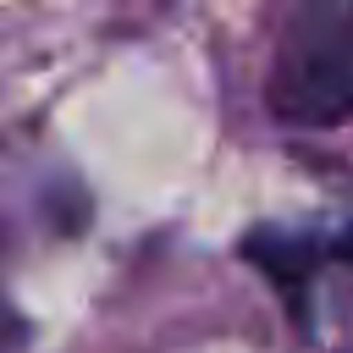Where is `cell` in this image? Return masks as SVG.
<instances>
[{
	"mask_svg": "<svg viewBox=\"0 0 353 353\" xmlns=\"http://www.w3.org/2000/svg\"><path fill=\"white\" fill-rule=\"evenodd\" d=\"M243 254L287 298L298 331L320 347L353 353V204L309 226H254Z\"/></svg>",
	"mask_w": 353,
	"mask_h": 353,
	"instance_id": "obj_1",
	"label": "cell"
},
{
	"mask_svg": "<svg viewBox=\"0 0 353 353\" xmlns=\"http://www.w3.org/2000/svg\"><path fill=\"white\" fill-rule=\"evenodd\" d=\"M265 99L298 127L353 116V0H309L287 17L265 72Z\"/></svg>",
	"mask_w": 353,
	"mask_h": 353,
	"instance_id": "obj_2",
	"label": "cell"
}]
</instances>
